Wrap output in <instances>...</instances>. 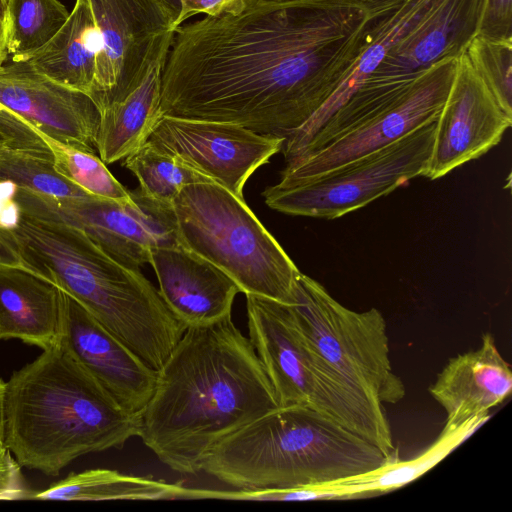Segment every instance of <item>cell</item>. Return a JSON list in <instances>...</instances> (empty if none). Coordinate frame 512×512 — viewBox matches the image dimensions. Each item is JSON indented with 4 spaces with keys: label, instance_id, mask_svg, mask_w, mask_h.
I'll return each mask as SVG.
<instances>
[{
    "label": "cell",
    "instance_id": "cell-1",
    "mask_svg": "<svg viewBox=\"0 0 512 512\" xmlns=\"http://www.w3.org/2000/svg\"><path fill=\"white\" fill-rule=\"evenodd\" d=\"M365 0H240L174 33L161 116L225 122L284 140L358 57Z\"/></svg>",
    "mask_w": 512,
    "mask_h": 512
},
{
    "label": "cell",
    "instance_id": "cell-2",
    "mask_svg": "<svg viewBox=\"0 0 512 512\" xmlns=\"http://www.w3.org/2000/svg\"><path fill=\"white\" fill-rule=\"evenodd\" d=\"M278 407L249 337L229 315L187 327L158 370L138 437L172 470L196 474L214 445Z\"/></svg>",
    "mask_w": 512,
    "mask_h": 512
},
{
    "label": "cell",
    "instance_id": "cell-3",
    "mask_svg": "<svg viewBox=\"0 0 512 512\" xmlns=\"http://www.w3.org/2000/svg\"><path fill=\"white\" fill-rule=\"evenodd\" d=\"M20 218L9 230L22 262L81 304L159 370L187 329L140 270L126 267L76 226L15 193Z\"/></svg>",
    "mask_w": 512,
    "mask_h": 512
},
{
    "label": "cell",
    "instance_id": "cell-4",
    "mask_svg": "<svg viewBox=\"0 0 512 512\" xmlns=\"http://www.w3.org/2000/svg\"><path fill=\"white\" fill-rule=\"evenodd\" d=\"M139 427L140 414L124 410L61 339L6 382L4 441L21 466L45 475L122 448Z\"/></svg>",
    "mask_w": 512,
    "mask_h": 512
},
{
    "label": "cell",
    "instance_id": "cell-5",
    "mask_svg": "<svg viewBox=\"0 0 512 512\" xmlns=\"http://www.w3.org/2000/svg\"><path fill=\"white\" fill-rule=\"evenodd\" d=\"M399 457L303 405L278 407L225 437L201 471L240 490L320 486L370 473Z\"/></svg>",
    "mask_w": 512,
    "mask_h": 512
},
{
    "label": "cell",
    "instance_id": "cell-6",
    "mask_svg": "<svg viewBox=\"0 0 512 512\" xmlns=\"http://www.w3.org/2000/svg\"><path fill=\"white\" fill-rule=\"evenodd\" d=\"M249 339L276 392L279 406L312 407L397 456L384 405L351 388L320 355L289 304L246 295Z\"/></svg>",
    "mask_w": 512,
    "mask_h": 512
},
{
    "label": "cell",
    "instance_id": "cell-7",
    "mask_svg": "<svg viewBox=\"0 0 512 512\" xmlns=\"http://www.w3.org/2000/svg\"><path fill=\"white\" fill-rule=\"evenodd\" d=\"M172 208L180 244L225 272L240 292L293 303L300 271L245 200L200 181L183 187Z\"/></svg>",
    "mask_w": 512,
    "mask_h": 512
},
{
    "label": "cell",
    "instance_id": "cell-8",
    "mask_svg": "<svg viewBox=\"0 0 512 512\" xmlns=\"http://www.w3.org/2000/svg\"><path fill=\"white\" fill-rule=\"evenodd\" d=\"M290 304L295 319L327 364L358 394L384 405L405 395L389 358L387 325L371 308L353 311L316 280L299 273Z\"/></svg>",
    "mask_w": 512,
    "mask_h": 512
},
{
    "label": "cell",
    "instance_id": "cell-9",
    "mask_svg": "<svg viewBox=\"0 0 512 512\" xmlns=\"http://www.w3.org/2000/svg\"><path fill=\"white\" fill-rule=\"evenodd\" d=\"M436 120H430L391 144L317 176L277 183L262 192L279 212L336 219L422 176L431 152Z\"/></svg>",
    "mask_w": 512,
    "mask_h": 512
},
{
    "label": "cell",
    "instance_id": "cell-10",
    "mask_svg": "<svg viewBox=\"0 0 512 512\" xmlns=\"http://www.w3.org/2000/svg\"><path fill=\"white\" fill-rule=\"evenodd\" d=\"M98 36L91 97L99 109L120 101L167 54L178 28L174 0H87Z\"/></svg>",
    "mask_w": 512,
    "mask_h": 512
},
{
    "label": "cell",
    "instance_id": "cell-11",
    "mask_svg": "<svg viewBox=\"0 0 512 512\" xmlns=\"http://www.w3.org/2000/svg\"><path fill=\"white\" fill-rule=\"evenodd\" d=\"M457 58L423 70L389 102L325 146L286 162L280 184L308 179L387 146L437 119L446 100Z\"/></svg>",
    "mask_w": 512,
    "mask_h": 512
},
{
    "label": "cell",
    "instance_id": "cell-12",
    "mask_svg": "<svg viewBox=\"0 0 512 512\" xmlns=\"http://www.w3.org/2000/svg\"><path fill=\"white\" fill-rule=\"evenodd\" d=\"M133 200L117 202L95 196L53 198L16 188V194L81 229L106 254L126 267L149 263L157 247L181 246L172 206L144 196L138 188Z\"/></svg>",
    "mask_w": 512,
    "mask_h": 512
},
{
    "label": "cell",
    "instance_id": "cell-13",
    "mask_svg": "<svg viewBox=\"0 0 512 512\" xmlns=\"http://www.w3.org/2000/svg\"><path fill=\"white\" fill-rule=\"evenodd\" d=\"M147 141L242 200L249 177L284 143L236 124L173 116H161Z\"/></svg>",
    "mask_w": 512,
    "mask_h": 512
},
{
    "label": "cell",
    "instance_id": "cell-14",
    "mask_svg": "<svg viewBox=\"0 0 512 512\" xmlns=\"http://www.w3.org/2000/svg\"><path fill=\"white\" fill-rule=\"evenodd\" d=\"M512 125L507 114L463 52L436 120L422 176L436 180L498 145Z\"/></svg>",
    "mask_w": 512,
    "mask_h": 512
},
{
    "label": "cell",
    "instance_id": "cell-15",
    "mask_svg": "<svg viewBox=\"0 0 512 512\" xmlns=\"http://www.w3.org/2000/svg\"><path fill=\"white\" fill-rule=\"evenodd\" d=\"M485 3L486 0H434L356 92L371 96L395 94L433 64L458 58L479 33Z\"/></svg>",
    "mask_w": 512,
    "mask_h": 512
},
{
    "label": "cell",
    "instance_id": "cell-16",
    "mask_svg": "<svg viewBox=\"0 0 512 512\" xmlns=\"http://www.w3.org/2000/svg\"><path fill=\"white\" fill-rule=\"evenodd\" d=\"M0 105L37 132L95 153L100 109L93 98L36 72L25 61L0 67Z\"/></svg>",
    "mask_w": 512,
    "mask_h": 512
},
{
    "label": "cell",
    "instance_id": "cell-17",
    "mask_svg": "<svg viewBox=\"0 0 512 512\" xmlns=\"http://www.w3.org/2000/svg\"><path fill=\"white\" fill-rule=\"evenodd\" d=\"M61 341L124 410H144L155 391L158 370L64 291Z\"/></svg>",
    "mask_w": 512,
    "mask_h": 512
},
{
    "label": "cell",
    "instance_id": "cell-18",
    "mask_svg": "<svg viewBox=\"0 0 512 512\" xmlns=\"http://www.w3.org/2000/svg\"><path fill=\"white\" fill-rule=\"evenodd\" d=\"M429 392L446 413L442 432L482 424L488 419L489 410L510 396L511 368L494 337L485 333L476 350L449 359Z\"/></svg>",
    "mask_w": 512,
    "mask_h": 512
},
{
    "label": "cell",
    "instance_id": "cell-19",
    "mask_svg": "<svg viewBox=\"0 0 512 512\" xmlns=\"http://www.w3.org/2000/svg\"><path fill=\"white\" fill-rule=\"evenodd\" d=\"M149 264L165 304L187 327L208 325L231 315L240 289L214 264L182 245L151 249Z\"/></svg>",
    "mask_w": 512,
    "mask_h": 512
},
{
    "label": "cell",
    "instance_id": "cell-20",
    "mask_svg": "<svg viewBox=\"0 0 512 512\" xmlns=\"http://www.w3.org/2000/svg\"><path fill=\"white\" fill-rule=\"evenodd\" d=\"M434 0H378L369 2L370 14L363 45L351 68L322 107L288 136L282 150L285 161L296 157L326 121L342 107L375 71L379 63L423 17Z\"/></svg>",
    "mask_w": 512,
    "mask_h": 512
},
{
    "label": "cell",
    "instance_id": "cell-21",
    "mask_svg": "<svg viewBox=\"0 0 512 512\" xmlns=\"http://www.w3.org/2000/svg\"><path fill=\"white\" fill-rule=\"evenodd\" d=\"M62 327V289L28 268L0 264V340L45 350L60 341Z\"/></svg>",
    "mask_w": 512,
    "mask_h": 512
},
{
    "label": "cell",
    "instance_id": "cell-22",
    "mask_svg": "<svg viewBox=\"0 0 512 512\" xmlns=\"http://www.w3.org/2000/svg\"><path fill=\"white\" fill-rule=\"evenodd\" d=\"M98 36L87 0H76L63 27L44 46L17 61H25L52 81L91 96Z\"/></svg>",
    "mask_w": 512,
    "mask_h": 512
},
{
    "label": "cell",
    "instance_id": "cell-23",
    "mask_svg": "<svg viewBox=\"0 0 512 512\" xmlns=\"http://www.w3.org/2000/svg\"><path fill=\"white\" fill-rule=\"evenodd\" d=\"M167 54L151 65L124 98L100 110L96 149L105 164L124 159L147 142L161 117L162 71Z\"/></svg>",
    "mask_w": 512,
    "mask_h": 512
},
{
    "label": "cell",
    "instance_id": "cell-24",
    "mask_svg": "<svg viewBox=\"0 0 512 512\" xmlns=\"http://www.w3.org/2000/svg\"><path fill=\"white\" fill-rule=\"evenodd\" d=\"M186 487L148 476L122 474L109 469L70 473L32 499L45 500H174L184 499Z\"/></svg>",
    "mask_w": 512,
    "mask_h": 512
},
{
    "label": "cell",
    "instance_id": "cell-25",
    "mask_svg": "<svg viewBox=\"0 0 512 512\" xmlns=\"http://www.w3.org/2000/svg\"><path fill=\"white\" fill-rule=\"evenodd\" d=\"M479 426L474 424L452 432H442L418 457L405 461L398 459L370 473L322 486L330 490L336 500L377 496L398 489L434 467Z\"/></svg>",
    "mask_w": 512,
    "mask_h": 512
},
{
    "label": "cell",
    "instance_id": "cell-26",
    "mask_svg": "<svg viewBox=\"0 0 512 512\" xmlns=\"http://www.w3.org/2000/svg\"><path fill=\"white\" fill-rule=\"evenodd\" d=\"M69 14L58 0H6V42L12 61L44 46Z\"/></svg>",
    "mask_w": 512,
    "mask_h": 512
},
{
    "label": "cell",
    "instance_id": "cell-27",
    "mask_svg": "<svg viewBox=\"0 0 512 512\" xmlns=\"http://www.w3.org/2000/svg\"><path fill=\"white\" fill-rule=\"evenodd\" d=\"M13 183L53 198L92 196L63 177L55 168L50 149L4 148L0 150V182Z\"/></svg>",
    "mask_w": 512,
    "mask_h": 512
},
{
    "label": "cell",
    "instance_id": "cell-28",
    "mask_svg": "<svg viewBox=\"0 0 512 512\" xmlns=\"http://www.w3.org/2000/svg\"><path fill=\"white\" fill-rule=\"evenodd\" d=\"M122 165L136 176L144 196L170 206L186 185L210 181L148 141L127 155Z\"/></svg>",
    "mask_w": 512,
    "mask_h": 512
},
{
    "label": "cell",
    "instance_id": "cell-29",
    "mask_svg": "<svg viewBox=\"0 0 512 512\" xmlns=\"http://www.w3.org/2000/svg\"><path fill=\"white\" fill-rule=\"evenodd\" d=\"M38 134L50 149L56 170L67 180L95 197L122 203L133 200L130 191L118 182L95 153Z\"/></svg>",
    "mask_w": 512,
    "mask_h": 512
},
{
    "label": "cell",
    "instance_id": "cell-30",
    "mask_svg": "<svg viewBox=\"0 0 512 512\" xmlns=\"http://www.w3.org/2000/svg\"><path fill=\"white\" fill-rule=\"evenodd\" d=\"M465 53L501 108L512 115V37L476 35Z\"/></svg>",
    "mask_w": 512,
    "mask_h": 512
},
{
    "label": "cell",
    "instance_id": "cell-31",
    "mask_svg": "<svg viewBox=\"0 0 512 512\" xmlns=\"http://www.w3.org/2000/svg\"><path fill=\"white\" fill-rule=\"evenodd\" d=\"M4 148L48 149L38 132L0 105V150Z\"/></svg>",
    "mask_w": 512,
    "mask_h": 512
},
{
    "label": "cell",
    "instance_id": "cell-32",
    "mask_svg": "<svg viewBox=\"0 0 512 512\" xmlns=\"http://www.w3.org/2000/svg\"><path fill=\"white\" fill-rule=\"evenodd\" d=\"M22 474L21 465L12 457L4 440H0V500L32 499L34 495Z\"/></svg>",
    "mask_w": 512,
    "mask_h": 512
},
{
    "label": "cell",
    "instance_id": "cell-33",
    "mask_svg": "<svg viewBox=\"0 0 512 512\" xmlns=\"http://www.w3.org/2000/svg\"><path fill=\"white\" fill-rule=\"evenodd\" d=\"M478 35L512 37V0H486Z\"/></svg>",
    "mask_w": 512,
    "mask_h": 512
},
{
    "label": "cell",
    "instance_id": "cell-34",
    "mask_svg": "<svg viewBox=\"0 0 512 512\" xmlns=\"http://www.w3.org/2000/svg\"><path fill=\"white\" fill-rule=\"evenodd\" d=\"M240 0H178L179 15L178 27L189 17L204 13L209 16L220 14L226 11Z\"/></svg>",
    "mask_w": 512,
    "mask_h": 512
},
{
    "label": "cell",
    "instance_id": "cell-35",
    "mask_svg": "<svg viewBox=\"0 0 512 512\" xmlns=\"http://www.w3.org/2000/svg\"><path fill=\"white\" fill-rule=\"evenodd\" d=\"M16 186L10 182H0V228L13 229L20 218V207L14 195Z\"/></svg>",
    "mask_w": 512,
    "mask_h": 512
},
{
    "label": "cell",
    "instance_id": "cell-36",
    "mask_svg": "<svg viewBox=\"0 0 512 512\" xmlns=\"http://www.w3.org/2000/svg\"><path fill=\"white\" fill-rule=\"evenodd\" d=\"M0 264L26 268L9 230L0 228Z\"/></svg>",
    "mask_w": 512,
    "mask_h": 512
},
{
    "label": "cell",
    "instance_id": "cell-37",
    "mask_svg": "<svg viewBox=\"0 0 512 512\" xmlns=\"http://www.w3.org/2000/svg\"><path fill=\"white\" fill-rule=\"evenodd\" d=\"M5 387L6 382L0 377V440L5 438Z\"/></svg>",
    "mask_w": 512,
    "mask_h": 512
},
{
    "label": "cell",
    "instance_id": "cell-38",
    "mask_svg": "<svg viewBox=\"0 0 512 512\" xmlns=\"http://www.w3.org/2000/svg\"><path fill=\"white\" fill-rule=\"evenodd\" d=\"M6 42V23L0 20V67L3 65L8 56Z\"/></svg>",
    "mask_w": 512,
    "mask_h": 512
},
{
    "label": "cell",
    "instance_id": "cell-39",
    "mask_svg": "<svg viewBox=\"0 0 512 512\" xmlns=\"http://www.w3.org/2000/svg\"><path fill=\"white\" fill-rule=\"evenodd\" d=\"M0 20L6 23V0H0Z\"/></svg>",
    "mask_w": 512,
    "mask_h": 512
},
{
    "label": "cell",
    "instance_id": "cell-40",
    "mask_svg": "<svg viewBox=\"0 0 512 512\" xmlns=\"http://www.w3.org/2000/svg\"><path fill=\"white\" fill-rule=\"evenodd\" d=\"M366 2H375V1H378V0H365Z\"/></svg>",
    "mask_w": 512,
    "mask_h": 512
}]
</instances>
